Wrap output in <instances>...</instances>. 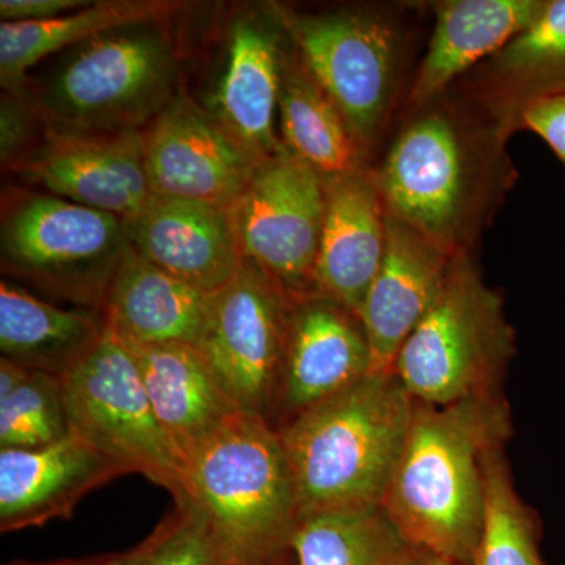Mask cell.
<instances>
[{
    "label": "cell",
    "mask_w": 565,
    "mask_h": 565,
    "mask_svg": "<svg viewBox=\"0 0 565 565\" xmlns=\"http://www.w3.org/2000/svg\"><path fill=\"white\" fill-rule=\"evenodd\" d=\"M511 435L503 393L449 405L414 401L382 511L414 548L471 565L486 525L487 460Z\"/></svg>",
    "instance_id": "cell-1"
},
{
    "label": "cell",
    "mask_w": 565,
    "mask_h": 565,
    "mask_svg": "<svg viewBox=\"0 0 565 565\" xmlns=\"http://www.w3.org/2000/svg\"><path fill=\"white\" fill-rule=\"evenodd\" d=\"M412 415L396 375L371 373L278 427L299 515L381 505Z\"/></svg>",
    "instance_id": "cell-2"
},
{
    "label": "cell",
    "mask_w": 565,
    "mask_h": 565,
    "mask_svg": "<svg viewBox=\"0 0 565 565\" xmlns=\"http://www.w3.org/2000/svg\"><path fill=\"white\" fill-rule=\"evenodd\" d=\"M188 503L206 515L239 565L292 552L299 504L280 434L239 412L185 457Z\"/></svg>",
    "instance_id": "cell-3"
},
{
    "label": "cell",
    "mask_w": 565,
    "mask_h": 565,
    "mask_svg": "<svg viewBox=\"0 0 565 565\" xmlns=\"http://www.w3.org/2000/svg\"><path fill=\"white\" fill-rule=\"evenodd\" d=\"M161 21L126 25L74 46L39 88L44 126L81 132L147 128L178 95V58Z\"/></svg>",
    "instance_id": "cell-4"
},
{
    "label": "cell",
    "mask_w": 565,
    "mask_h": 565,
    "mask_svg": "<svg viewBox=\"0 0 565 565\" xmlns=\"http://www.w3.org/2000/svg\"><path fill=\"white\" fill-rule=\"evenodd\" d=\"M514 349L503 300L457 255L444 291L401 348L393 373L415 403L449 405L503 393Z\"/></svg>",
    "instance_id": "cell-5"
},
{
    "label": "cell",
    "mask_w": 565,
    "mask_h": 565,
    "mask_svg": "<svg viewBox=\"0 0 565 565\" xmlns=\"http://www.w3.org/2000/svg\"><path fill=\"white\" fill-rule=\"evenodd\" d=\"M128 248L117 215L41 191L3 193L2 273L46 296L102 315Z\"/></svg>",
    "instance_id": "cell-6"
},
{
    "label": "cell",
    "mask_w": 565,
    "mask_h": 565,
    "mask_svg": "<svg viewBox=\"0 0 565 565\" xmlns=\"http://www.w3.org/2000/svg\"><path fill=\"white\" fill-rule=\"evenodd\" d=\"M74 433L128 475H141L188 503L184 459L159 423L129 349L107 329L98 345L63 375Z\"/></svg>",
    "instance_id": "cell-7"
},
{
    "label": "cell",
    "mask_w": 565,
    "mask_h": 565,
    "mask_svg": "<svg viewBox=\"0 0 565 565\" xmlns=\"http://www.w3.org/2000/svg\"><path fill=\"white\" fill-rule=\"evenodd\" d=\"M291 294L244 259L226 288L211 297L199 349L225 392L247 414L273 424Z\"/></svg>",
    "instance_id": "cell-8"
},
{
    "label": "cell",
    "mask_w": 565,
    "mask_h": 565,
    "mask_svg": "<svg viewBox=\"0 0 565 565\" xmlns=\"http://www.w3.org/2000/svg\"><path fill=\"white\" fill-rule=\"evenodd\" d=\"M230 214L244 259L291 296L315 291L326 217L322 174L282 151L258 167Z\"/></svg>",
    "instance_id": "cell-9"
},
{
    "label": "cell",
    "mask_w": 565,
    "mask_h": 565,
    "mask_svg": "<svg viewBox=\"0 0 565 565\" xmlns=\"http://www.w3.org/2000/svg\"><path fill=\"white\" fill-rule=\"evenodd\" d=\"M305 70L329 96L356 143L377 134L393 84L394 43L386 25L356 13L307 17L277 9Z\"/></svg>",
    "instance_id": "cell-10"
},
{
    "label": "cell",
    "mask_w": 565,
    "mask_h": 565,
    "mask_svg": "<svg viewBox=\"0 0 565 565\" xmlns=\"http://www.w3.org/2000/svg\"><path fill=\"white\" fill-rule=\"evenodd\" d=\"M152 195L232 210L262 166L207 107L178 92L141 129Z\"/></svg>",
    "instance_id": "cell-11"
},
{
    "label": "cell",
    "mask_w": 565,
    "mask_h": 565,
    "mask_svg": "<svg viewBox=\"0 0 565 565\" xmlns=\"http://www.w3.org/2000/svg\"><path fill=\"white\" fill-rule=\"evenodd\" d=\"M11 172L41 192L129 221L152 196L141 131L81 132L44 126Z\"/></svg>",
    "instance_id": "cell-12"
},
{
    "label": "cell",
    "mask_w": 565,
    "mask_h": 565,
    "mask_svg": "<svg viewBox=\"0 0 565 565\" xmlns=\"http://www.w3.org/2000/svg\"><path fill=\"white\" fill-rule=\"evenodd\" d=\"M373 373L359 315L321 292L291 296L275 429Z\"/></svg>",
    "instance_id": "cell-13"
},
{
    "label": "cell",
    "mask_w": 565,
    "mask_h": 565,
    "mask_svg": "<svg viewBox=\"0 0 565 565\" xmlns=\"http://www.w3.org/2000/svg\"><path fill=\"white\" fill-rule=\"evenodd\" d=\"M377 188L386 214L452 253L467 202V172L451 122L433 114L412 125L394 143Z\"/></svg>",
    "instance_id": "cell-14"
},
{
    "label": "cell",
    "mask_w": 565,
    "mask_h": 565,
    "mask_svg": "<svg viewBox=\"0 0 565 565\" xmlns=\"http://www.w3.org/2000/svg\"><path fill=\"white\" fill-rule=\"evenodd\" d=\"M82 435L33 449H0V533L70 519L87 494L126 476Z\"/></svg>",
    "instance_id": "cell-15"
},
{
    "label": "cell",
    "mask_w": 565,
    "mask_h": 565,
    "mask_svg": "<svg viewBox=\"0 0 565 565\" xmlns=\"http://www.w3.org/2000/svg\"><path fill=\"white\" fill-rule=\"evenodd\" d=\"M122 225L141 258L207 296L226 288L244 262L232 214L214 204L152 195Z\"/></svg>",
    "instance_id": "cell-16"
},
{
    "label": "cell",
    "mask_w": 565,
    "mask_h": 565,
    "mask_svg": "<svg viewBox=\"0 0 565 565\" xmlns=\"http://www.w3.org/2000/svg\"><path fill=\"white\" fill-rule=\"evenodd\" d=\"M385 253L360 310L373 373H393L397 353L444 291L456 256L393 215L385 217Z\"/></svg>",
    "instance_id": "cell-17"
},
{
    "label": "cell",
    "mask_w": 565,
    "mask_h": 565,
    "mask_svg": "<svg viewBox=\"0 0 565 565\" xmlns=\"http://www.w3.org/2000/svg\"><path fill=\"white\" fill-rule=\"evenodd\" d=\"M280 36L255 13L234 18L226 35L221 73L207 109L259 162L286 151L275 132L280 98Z\"/></svg>",
    "instance_id": "cell-18"
},
{
    "label": "cell",
    "mask_w": 565,
    "mask_h": 565,
    "mask_svg": "<svg viewBox=\"0 0 565 565\" xmlns=\"http://www.w3.org/2000/svg\"><path fill=\"white\" fill-rule=\"evenodd\" d=\"M323 185L326 217L315 291L359 315L384 259V200L377 182L360 172L323 177Z\"/></svg>",
    "instance_id": "cell-19"
},
{
    "label": "cell",
    "mask_w": 565,
    "mask_h": 565,
    "mask_svg": "<svg viewBox=\"0 0 565 565\" xmlns=\"http://www.w3.org/2000/svg\"><path fill=\"white\" fill-rule=\"evenodd\" d=\"M122 343L131 352L152 411L184 462L193 449L243 412L196 345Z\"/></svg>",
    "instance_id": "cell-20"
},
{
    "label": "cell",
    "mask_w": 565,
    "mask_h": 565,
    "mask_svg": "<svg viewBox=\"0 0 565 565\" xmlns=\"http://www.w3.org/2000/svg\"><path fill=\"white\" fill-rule=\"evenodd\" d=\"M211 297L141 258L129 245L102 315L107 329L126 343L199 348Z\"/></svg>",
    "instance_id": "cell-21"
},
{
    "label": "cell",
    "mask_w": 565,
    "mask_h": 565,
    "mask_svg": "<svg viewBox=\"0 0 565 565\" xmlns=\"http://www.w3.org/2000/svg\"><path fill=\"white\" fill-rule=\"evenodd\" d=\"M106 333L103 315L66 310L22 286L0 285V352L28 370L63 377Z\"/></svg>",
    "instance_id": "cell-22"
},
{
    "label": "cell",
    "mask_w": 565,
    "mask_h": 565,
    "mask_svg": "<svg viewBox=\"0 0 565 565\" xmlns=\"http://www.w3.org/2000/svg\"><path fill=\"white\" fill-rule=\"evenodd\" d=\"M534 0H457L438 10L412 99L426 103L476 62L508 46L544 10Z\"/></svg>",
    "instance_id": "cell-23"
},
{
    "label": "cell",
    "mask_w": 565,
    "mask_h": 565,
    "mask_svg": "<svg viewBox=\"0 0 565 565\" xmlns=\"http://www.w3.org/2000/svg\"><path fill=\"white\" fill-rule=\"evenodd\" d=\"M182 3L169 0H103L40 22H0V82L3 90H22L28 71L55 52L126 25L167 20Z\"/></svg>",
    "instance_id": "cell-24"
},
{
    "label": "cell",
    "mask_w": 565,
    "mask_h": 565,
    "mask_svg": "<svg viewBox=\"0 0 565 565\" xmlns=\"http://www.w3.org/2000/svg\"><path fill=\"white\" fill-rule=\"evenodd\" d=\"M278 110L281 141L291 154L322 177L360 172L359 143L307 70L282 66Z\"/></svg>",
    "instance_id": "cell-25"
},
{
    "label": "cell",
    "mask_w": 565,
    "mask_h": 565,
    "mask_svg": "<svg viewBox=\"0 0 565 565\" xmlns=\"http://www.w3.org/2000/svg\"><path fill=\"white\" fill-rule=\"evenodd\" d=\"M291 548L297 565H408L415 553L381 505L300 516Z\"/></svg>",
    "instance_id": "cell-26"
},
{
    "label": "cell",
    "mask_w": 565,
    "mask_h": 565,
    "mask_svg": "<svg viewBox=\"0 0 565 565\" xmlns=\"http://www.w3.org/2000/svg\"><path fill=\"white\" fill-rule=\"evenodd\" d=\"M504 448L487 460L486 525L471 565H546L541 522L516 492Z\"/></svg>",
    "instance_id": "cell-27"
},
{
    "label": "cell",
    "mask_w": 565,
    "mask_h": 565,
    "mask_svg": "<svg viewBox=\"0 0 565 565\" xmlns=\"http://www.w3.org/2000/svg\"><path fill=\"white\" fill-rule=\"evenodd\" d=\"M73 433L62 379L32 371L0 399V449H33L57 444Z\"/></svg>",
    "instance_id": "cell-28"
},
{
    "label": "cell",
    "mask_w": 565,
    "mask_h": 565,
    "mask_svg": "<svg viewBox=\"0 0 565 565\" xmlns=\"http://www.w3.org/2000/svg\"><path fill=\"white\" fill-rule=\"evenodd\" d=\"M501 57L505 68L533 88L534 99L565 93V0L545 2Z\"/></svg>",
    "instance_id": "cell-29"
},
{
    "label": "cell",
    "mask_w": 565,
    "mask_h": 565,
    "mask_svg": "<svg viewBox=\"0 0 565 565\" xmlns=\"http://www.w3.org/2000/svg\"><path fill=\"white\" fill-rule=\"evenodd\" d=\"M148 537L150 548L140 565H239L192 503L174 504Z\"/></svg>",
    "instance_id": "cell-30"
},
{
    "label": "cell",
    "mask_w": 565,
    "mask_h": 565,
    "mask_svg": "<svg viewBox=\"0 0 565 565\" xmlns=\"http://www.w3.org/2000/svg\"><path fill=\"white\" fill-rule=\"evenodd\" d=\"M43 122L28 90H3L0 99V161L13 169L32 150L36 125Z\"/></svg>",
    "instance_id": "cell-31"
},
{
    "label": "cell",
    "mask_w": 565,
    "mask_h": 565,
    "mask_svg": "<svg viewBox=\"0 0 565 565\" xmlns=\"http://www.w3.org/2000/svg\"><path fill=\"white\" fill-rule=\"evenodd\" d=\"M523 120L531 131L550 145L565 166V93L533 99L523 111Z\"/></svg>",
    "instance_id": "cell-32"
},
{
    "label": "cell",
    "mask_w": 565,
    "mask_h": 565,
    "mask_svg": "<svg viewBox=\"0 0 565 565\" xmlns=\"http://www.w3.org/2000/svg\"><path fill=\"white\" fill-rule=\"evenodd\" d=\"M92 0H2V22H40L54 20L90 6Z\"/></svg>",
    "instance_id": "cell-33"
},
{
    "label": "cell",
    "mask_w": 565,
    "mask_h": 565,
    "mask_svg": "<svg viewBox=\"0 0 565 565\" xmlns=\"http://www.w3.org/2000/svg\"><path fill=\"white\" fill-rule=\"evenodd\" d=\"M150 548V537H145L139 544L121 552L99 553L84 557H65L54 561L13 559L3 565H140L141 559Z\"/></svg>",
    "instance_id": "cell-34"
},
{
    "label": "cell",
    "mask_w": 565,
    "mask_h": 565,
    "mask_svg": "<svg viewBox=\"0 0 565 565\" xmlns=\"http://www.w3.org/2000/svg\"><path fill=\"white\" fill-rule=\"evenodd\" d=\"M31 373L32 370H28V367L22 366V364L11 362V360L2 356V359H0V399L17 392V390L28 381Z\"/></svg>",
    "instance_id": "cell-35"
},
{
    "label": "cell",
    "mask_w": 565,
    "mask_h": 565,
    "mask_svg": "<svg viewBox=\"0 0 565 565\" xmlns=\"http://www.w3.org/2000/svg\"><path fill=\"white\" fill-rule=\"evenodd\" d=\"M408 565H456L444 559V557L433 555V553L424 552V550L415 548L414 557Z\"/></svg>",
    "instance_id": "cell-36"
},
{
    "label": "cell",
    "mask_w": 565,
    "mask_h": 565,
    "mask_svg": "<svg viewBox=\"0 0 565 565\" xmlns=\"http://www.w3.org/2000/svg\"><path fill=\"white\" fill-rule=\"evenodd\" d=\"M255 565H297L296 556L294 552L282 553V555L273 557V559L264 561V563Z\"/></svg>",
    "instance_id": "cell-37"
}]
</instances>
